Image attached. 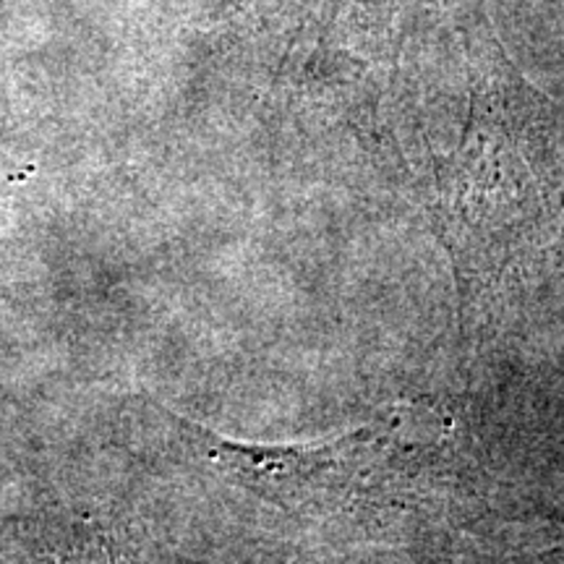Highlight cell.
Segmentation results:
<instances>
[{
    "instance_id": "cell-1",
    "label": "cell",
    "mask_w": 564,
    "mask_h": 564,
    "mask_svg": "<svg viewBox=\"0 0 564 564\" xmlns=\"http://www.w3.org/2000/svg\"><path fill=\"white\" fill-rule=\"evenodd\" d=\"M173 419L199 436L204 455L223 476L285 510L343 505L361 489L364 478L382 463L390 447V426L379 423L312 447H291L228 440L196 421L175 413Z\"/></svg>"
}]
</instances>
